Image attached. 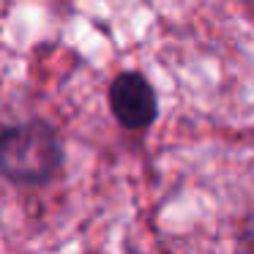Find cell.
Instances as JSON below:
<instances>
[{
    "mask_svg": "<svg viewBox=\"0 0 254 254\" xmlns=\"http://www.w3.org/2000/svg\"><path fill=\"white\" fill-rule=\"evenodd\" d=\"M63 164L55 128L44 121L17 123L0 131V175L17 186H41Z\"/></svg>",
    "mask_w": 254,
    "mask_h": 254,
    "instance_id": "6da1fadb",
    "label": "cell"
},
{
    "mask_svg": "<svg viewBox=\"0 0 254 254\" xmlns=\"http://www.w3.org/2000/svg\"><path fill=\"white\" fill-rule=\"evenodd\" d=\"M110 107L121 126L126 128H148L156 118V93L142 74L126 71L112 82Z\"/></svg>",
    "mask_w": 254,
    "mask_h": 254,
    "instance_id": "7a4b0ae2",
    "label": "cell"
}]
</instances>
